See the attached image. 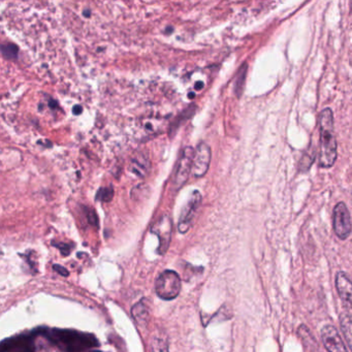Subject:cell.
I'll use <instances>...</instances> for the list:
<instances>
[{
	"label": "cell",
	"mask_w": 352,
	"mask_h": 352,
	"mask_svg": "<svg viewBox=\"0 0 352 352\" xmlns=\"http://www.w3.org/2000/svg\"><path fill=\"white\" fill-rule=\"evenodd\" d=\"M211 148L206 143L197 146L193 156L192 174L195 178H201L207 174L211 164Z\"/></svg>",
	"instance_id": "obj_7"
},
{
	"label": "cell",
	"mask_w": 352,
	"mask_h": 352,
	"mask_svg": "<svg viewBox=\"0 0 352 352\" xmlns=\"http://www.w3.org/2000/svg\"><path fill=\"white\" fill-rule=\"evenodd\" d=\"M319 133H320V149L318 162L320 168H329L335 164L338 157L337 140L333 127V111L324 109L319 114Z\"/></svg>",
	"instance_id": "obj_1"
},
{
	"label": "cell",
	"mask_w": 352,
	"mask_h": 352,
	"mask_svg": "<svg viewBox=\"0 0 352 352\" xmlns=\"http://www.w3.org/2000/svg\"><path fill=\"white\" fill-rule=\"evenodd\" d=\"M204 83L201 81L197 82L195 85V90H201L204 88Z\"/></svg>",
	"instance_id": "obj_22"
},
{
	"label": "cell",
	"mask_w": 352,
	"mask_h": 352,
	"mask_svg": "<svg viewBox=\"0 0 352 352\" xmlns=\"http://www.w3.org/2000/svg\"><path fill=\"white\" fill-rule=\"evenodd\" d=\"M247 67L246 65H243L239 71L238 76H236V85H234V91L236 96H240L242 94L243 85H244L245 77H246Z\"/></svg>",
	"instance_id": "obj_17"
},
{
	"label": "cell",
	"mask_w": 352,
	"mask_h": 352,
	"mask_svg": "<svg viewBox=\"0 0 352 352\" xmlns=\"http://www.w3.org/2000/svg\"><path fill=\"white\" fill-rule=\"evenodd\" d=\"M340 324H341L342 331H343L344 338L349 346V349L352 350V319L350 318L349 315L341 314Z\"/></svg>",
	"instance_id": "obj_14"
},
{
	"label": "cell",
	"mask_w": 352,
	"mask_h": 352,
	"mask_svg": "<svg viewBox=\"0 0 352 352\" xmlns=\"http://www.w3.org/2000/svg\"><path fill=\"white\" fill-rule=\"evenodd\" d=\"M195 152V150L192 147H185L183 149L177 166L176 174H175L174 186L176 189L182 188L188 181L189 175L192 172Z\"/></svg>",
	"instance_id": "obj_4"
},
{
	"label": "cell",
	"mask_w": 352,
	"mask_h": 352,
	"mask_svg": "<svg viewBox=\"0 0 352 352\" xmlns=\"http://www.w3.org/2000/svg\"><path fill=\"white\" fill-rule=\"evenodd\" d=\"M1 54L7 60H17L19 57V47L13 43L1 45Z\"/></svg>",
	"instance_id": "obj_15"
},
{
	"label": "cell",
	"mask_w": 352,
	"mask_h": 352,
	"mask_svg": "<svg viewBox=\"0 0 352 352\" xmlns=\"http://www.w3.org/2000/svg\"><path fill=\"white\" fill-rule=\"evenodd\" d=\"M321 340L329 351H347V347L344 344L339 331L333 325H325L321 329Z\"/></svg>",
	"instance_id": "obj_8"
},
{
	"label": "cell",
	"mask_w": 352,
	"mask_h": 352,
	"mask_svg": "<svg viewBox=\"0 0 352 352\" xmlns=\"http://www.w3.org/2000/svg\"><path fill=\"white\" fill-rule=\"evenodd\" d=\"M131 315L135 322L140 325L147 324L149 320V307L146 304L145 300H140L131 308Z\"/></svg>",
	"instance_id": "obj_12"
},
{
	"label": "cell",
	"mask_w": 352,
	"mask_h": 352,
	"mask_svg": "<svg viewBox=\"0 0 352 352\" xmlns=\"http://www.w3.org/2000/svg\"><path fill=\"white\" fill-rule=\"evenodd\" d=\"M84 16H85L86 18H89L90 16H91V13H90L89 11H85L84 12Z\"/></svg>",
	"instance_id": "obj_24"
},
{
	"label": "cell",
	"mask_w": 352,
	"mask_h": 352,
	"mask_svg": "<svg viewBox=\"0 0 352 352\" xmlns=\"http://www.w3.org/2000/svg\"><path fill=\"white\" fill-rule=\"evenodd\" d=\"M189 98H195V94H189Z\"/></svg>",
	"instance_id": "obj_25"
},
{
	"label": "cell",
	"mask_w": 352,
	"mask_h": 352,
	"mask_svg": "<svg viewBox=\"0 0 352 352\" xmlns=\"http://www.w3.org/2000/svg\"><path fill=\"white\" fill-rule=\"evenodd\" d=\"M151 232L158 236L160 246H158L157 251L160 255H164L168 251L170 241H172V218L168 215H164L160 217L152 226Z\"/></svg>",
	"instance_id": "obj_5"
},
{
	"label": "cell",
	"mask_w": 352,
	"mask_h": 352,
	"mask_svg": "<svg viewBox=\"0 0 352 352\" xmlns=\"http://www.w3.org/2000/svg\"><path fill=\"white\" fill-rule=\"evenodd\" d=\"M54 270L57 272V273L60 274L61 276H63V277H67V276L69 275V272L67 271V270L65 269V267H61V265H54Z\"/></svg>",
	"instance_id": "obj_19"
},
{
	"label": "cell",
	"mask_w": 352,
	"mask_h": 352,
	"mask_svg": "<svg viewBox=\"0 0 352 352\" xmlns=\"http://www.w3.org/2000/svg\"><path fill=\"white\" fill-rule=\"evenodd\" d=\"M57 247L60 249L61 252H63L65 255H69V252H71L72 248H73V247H69L65 244H59L57 245Z\"/></svg>",
	"instance_id": "obj_20"
},
{
	"label": "cell",
	"mask_w": 352,
	"mask_h": 352,
	"mask_svg": "<svg viewBox=\"0 0 352 352\" xmlns=\"http://www.w3.org/2000/svg\"><path fill=\"white\" fill-rule=\"evenodd\" d=\"M88 221L91 226H96L98 228V216H96V212L92 211V210H89L87 213Z\"/></svg>",
	"instance_id": "obj_18"
},
{
	"label": "cell",
	"mask_w": 352,
	"mask_h": 352,
	"mask_svg": "<svg viewBox=\"0 0 352 352\" xmlns=\"http://www.w3.org/2000/svg\"><path fill=\"white\" fill-rule=\"evenodd\" d=\"M333 226L335 234L340 240H346L351 234L352 226L350 213L345 204L338 203L333 209Z\"/></svg>",
	"instance_id": "obj_3"
},
{
	"label": "cell",
	"mask_w": 352,
	"mask_h": 352,
	"mask_svg": "<svg viewBox=\"0 0 352 352\" xmlns=\"http://www.w3.org/2000/svg\"><path fill=\"white\" fill-rule=\"evenodd\" d=\"M73 112L75 115H81L83 112V108L80 104H77V106L74 107Z\"/></svg>",
	"instance_id": "obj_21"
},
{
	"label": "cell",
	"mask_w": 352,
	"mask_h": 352,
	"mask_svg": "<svg viewBox=\"0 0 352 352\" xmlns=\"http://www.w3.org/2000/svg\"><path fill=\"white\" fill-rule=\"evenodd\" d=\"M350 13L352 14V0H351V3H350Z\"/></svg>",
	"instance_id": "obj_26"
},
{
	"label": "cell",
	"mask_w": 352,
	"mask_h": 352,
	"mask_svg": "<svg viewBox=\"0 0 352 352\" xmlns=\"http://www.w3.org/2000/svg\"><path fill=\"white\" fill-rule=\"evenodd\" d=\"M182 284L178 274L172 270L162 272L155 283V292L164 300H172L180 294Z\"/></svg>",
	"instance_id": "obj_2"
},
{
	"label": "cell",
	"mask_w": 352,
	"mask_h": 352,
	"mask_svg": "<svg viewBox=\"0 0 352 352\" xmlns=\"http://www.w3.org/2000/svg\"><path fill=\"white\" fill-rule=\"evenodd\" d=\"M113 197H114V189L112 187H102L96 193V199L104 203L112 201Z\"/></svg>",
	"instance_id": "obj_16"
},
{
	"label": "cell",
	"mask_w": 352,
	"mask_h": 352,
	"mask_svg": "<svg viewBox=\"0 0 352 352\" xmlns=\"http://www.w3.org/2000/svg\"><path fill=\"white\" fill-rule=\"evenodd\" d=\"M49 106H50L51 109H56L58 104H57V102H55L54 100H51L50 102H49Z\"/></svg>",
	"instance_id": "obj_23"
},
{
	"label": "cell",
	"mask_w": 352,
	"mask_h": 352,
	"mask_svg": "<svg viewBox=\"0 0 352 352\" xmlns=\"http://www.w3.org/2000/svg\"><path fill=\"white\" fill-rule=\"evenodd\" d=\"M195 111H197V106L195 104H190V106L187 107L181 114L176 117V119L170 124V131H168L170 137L176 135L177 131L180 129L181 125L184 124L186 121L192 118L193 115L195 114Z\"/></svg>",
	"instance_id": "obj_10"
},
{
	"label": "cell",
	"mask_w": 352,
	"mask_h": 352,
	"mask_svg": "<svg viewBox=\"0 0 352 352\" xmlns=\"http://www.w3.org/2000/svg\"><path fill=\"white\" fill-rule=\"evenodd\" d=\"M336 287L345 308L352 310V282L343 272L336 276Z\"/></svg>",
	"instance_id": "obj_9"
},
{
	"label": "cell",
	"mask_w": 352,
	"mask_h": 352,
	"mask_svg": "<svg viewBox=\"0 0 352 352\" xmlns=\"http://www.w3.org/2000/svg\"><path fill=\"white\" fill-rule=\"evenodd\" d=\"M201 204V195L199 191H193L191 195L190 199L187 201L186 206L183 208L182 213L179 219L178 230L181 234H186L192 224L193 218L199 210V206Z\"/></svg>",
	"instance_id": "obj_6"
},
{
	"label": "cell",
	"mask_w": 352,
	"mask_h": 352,
	"mask_svg": "<svg viewBox=\"0 0 352 352\" xmlns=\"http://www.w3.org/2000/svg\"><path fill=\"white\" fill-rule=\"evenodd\" d=\"M298 335L300 339L302 340V345L306 350L317 349L316 342L313 338L312 333L309 331L306 325H300L298 329Z\"/></svg>",
	"instance_id": "obj_13"
},
{
	"label": "cell",
	"mask_w": 352,
	"mask_h": 352,
	"mask_svg": "<svg viewBox=\"0 0 352 352\" xmlns=\"http://www.w3.org/2000/svg\"><path fill=\"white\" fill-rule=\"evenodd\" d=\"M131 172L135 176L139 177V178H144L150 170L149 158L145 155H139L133 158L131 162Z\"/></svg>",
	"instance_id": "obj_11"
}]
</instances>
